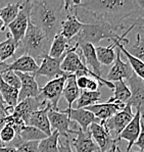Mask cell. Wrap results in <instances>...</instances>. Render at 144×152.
Returning <instances> with one entry per match:
<instances>
[{
  "instance_id": "obj_13",
  "label": "cell",
  "mask_w": 144,
  "mask_h": 152,
  "mask_svg": "<svg viewBox=\"0 0 144 152\" xmlns=\"http://www.w3.org/2000/svg\"><path fill=\"white\" fill-rule=\"evenodd\" d=\"M48 118L51 126V129L60 134V137L69 138L73 135L74 130L69 128L72 121L69 118V115L64 112V110H54L50 109L48 111Z\"/></svg>"
},
{
  "instance_id": "obj_7",
  "label": "cell",
  "mask_w": 144,
  "mask_h": 152,
  "mask_svg": "<svg viewBox=\"0 0 144 152\" xmlns=\"http://www.w3.org/2000/svg\"><path fill=\"white\" fill-rule=\"evenodd\" d=\"M133 118H134V113L133 110H132L131 105L127 104L126 107L123 110L115 113L113 118H110L108 121L103 123V125L110 131L111 137L115 140H118L121 133L129 125L130 121L133 120Z\"/></svg>"
},
{
  "instance_id": "obj_31",
  "label": "cell",
  "mask_w": 144,
  "mask_h": 152,
  "mask_svg": "<svg viewBox=\"0 0 144 152\" xmlns=\"http://www.w3.org/2000/svg\"><path fill=\"white\" fill-rule=\"evenodd\" d=\"M0 94L2 95V98H3L7 106L15 107L18 105L20 90L7 85L2 80L1 77H0Z\"/></svg>"
},
{
  "instance_id": "obj_30",
  "label": "cell",
  "mask_w": 144,
  "mask_h": 152,
  "mask_svg": "<svg viewBox=\"0 0 144 152\" xmlns=\"http://www.w3.org/2000/svg\"><path fill=\"white\" fill-rule=\"evenodd\" d=\"M101 100V93L100 91H81L80 97L76 101V109L86 108L88 106H92V105L97 104Z\"/></svg>"
},
{
  "instance_id": "obj_22",
  "label": "cell",
  "mask_w": 144,
  "mask_h": 152,
  "mask_svg": "<svg viewBox=\"0 0 144 152\" xmlns=\"http://www.w3.org/2000/svg\"><path fill=\"white\" fill-rule=\"evenodd\" d=\"M39 69V64L33 57L29 55H22L15 58L11 64H7L5 71H12L15 72H24V74L34 75Z\"/></svg>"
},
{
  "instance_id": "obj_23",
  "label": "cell",
  "mask_w": 144,
  "mask_h": 152,
  "mask_svg": "<svg viewBox=\"0 0 144 152\" xmlns=\"http://www.w3.org/2000/svg\"><path fill=\"white\" fill-rule=\"evenodd\" d=\"M83 23L78 20L75 12H67V16L61 25L60 34L69 41H72L82 30Z\"/></svg>"
},
{
  "instance_id": "obj_11",
  "label": "cell",
  "mask_w": 144,
  "mask_h": 152,
  "mask_svg": "<svg viewBox=\"0 0 144 152\" xmlns=\"http://www.w3.org/2000/svg\"><path fill=\"white\" fill-rule=\"evenodd\" d=\"M66 53L60 58H52L49 55L46 56L42 61H41V64H39V69L36 74H35V77H38V76L46 77L50 81V80L60 78V77L67 76L68 74L62 72L61 67H60L62 60H64V56H66Z\"/></svg>"
},
{
  "instance_id": "obj_25",
  "label": "cell",
  "mask_w": 144,
  "mask_h": 152,
  "mask_svg": "<svg viewBox=\"0 0 144 152\" xmlns=\"http://www.w3.org/2000/svg\"><path fill=\"white\" fill-rule=\"evenodd\" d=\"M113 96L110 97L106 102L108 103H118L127 105L128 101L131 98V90L125 81H117L113 83Z\"/></svg>"
},
{
  "instance_id": "obj_50",
  "label": "cell",
  "mask_w": 144,
  "mask_h": 152,
  "mask_svg": "<svg viewBox=\"0 0 144 152\" xmlns=\"http://www.w3.org/2000/svg\"><path fill=\"white\" fill-rule=\"evenodd\" d=\"M117 151H118V152H123V151L120 149V147H118V146H117ZM126 152H127V151H126ZM129 152H142V151H135V150H133V149H132V150H131V151H129Z\"/></svg>"
},
{
  "instance_id": "obj_37",
  "label": "cell",
  "mask_w": 144,
  "mask_h": 152,
  "mask_svg": "<svg viewBox=\"0 0 144 152\" xmlns=\"http://www.w3.org/2000/svg\"><path fill=\"white\" fill-rule=\"evenodd\" d=\"M0 77L2 78V80L5 82L7 85L11 86L12 88H15L18 90L20 89L22 83H20V78L18 77V75L12 71H4L0 74Z\"/></svg>"
},
{
  "instance_id": "obj_49",
  "label": "cell",
  "mask_w": 144,
  "mask_h": 152,
  "mask_svg": "<svg viewBox=\"0 0 144 152\" xmlns=\"http://www.w3.org/2000/svg\"><path fill=\"white\" fill-rule=\"evenodd\" d=\"M117 144H118V143H117ZM117 144H115V146H113V148H111V150H110V151H106V152H117V146H118ZM98 152H100V151H98Z\"/></svg>"
},
{
  "instance_id": "obj_20",
  "label": "cell",
  "mask_w": 144,
  "mask_h": 152,
  "mask_svg": "<svg viewBox=\"0 0 144 152\" xmlns=\"http://www.w3.org/2000/svg\"><path fill=\"white\" fill-rule=\"evenodd\" d=\"M64 112L69 115V118L71 120V121L78 123L79 127L82 129L83 132H88L89 131V127L92 124L94 123L100 124V121L97 118H95V115L91 111L87 110L85 108H81V109L73 108L71 110L66 109Z\"/></svg>"
},
{
  "instance_id": "obj_43",
  "label": "cell",
  "mask_w": 144,
  "mask_h": 152,
  "mask_svg": "<svg viewBox=\"0 0 144 152\" xmlns=\"http://www.w3.org/2000/svg\"><path fill=\"white\" fill-rule=\"evenodd\" d=\"M88 79H89V77H87V76H81L77 78V85H78V88L80 89L81 91L86 90Z\"/></svg>"
},
{
  "instance_id": "obj_26",
  "label": "cell",
  "mask_w": 144,
  "mask_h": 152,
  "mask_svg": "<svg viewBox=\"0 0 144 152\" xmlns=\"http://www.w3.org/2000/svg\"><path fill=\"white\" fill-rule=\"evenodd\" d=\"M124 39H125V37L123 36V35H121L120 39H118V40H113L111 41V43L115 44L117 47L120 48L121 52L124 53L125 56L127 57L128 62H129L130 65H131V67H132V69H133V72L136 75L137 77H139V78L142 79V80L144 81V62L140 61V60L137 59V58H135L134 56H132L126 50V49L124 48V46H123L122 43H121Z\"/></svg>"
},
{
  "instance_id": "obj_2",
  "label": "cell",
  "mask_w": 144,
  "mask_h": 152,
  "mask_svg": "<svg viewBox=\"0 0 144 152\" xmlns=\"http://www.w3.org/2000/svg\"><path fill=\"white\" fill-rule=\"evenodd\" d=\"M66 16L64 0L31 1L30 22L42 30L51 41L56 35L60 34Z\"/></svg>"
},
{
  "instance_id": "obj_17",
  "label": "cell",
  "mask_w": 144,
  "mask_h": 152,
  "mask_svg": "<svg viewBox=\"0 0 144 152\" xmlns=\"http://www.w3.org/2000/svg\"><path fill=\"white\" fill-rule=\"evenodd\" d=\"M15 74L18 75L22 83L18 94V102L27 98H36L40 95V87L38 86L36 77L34 75L24 74V72H15Z\"/></svg>"
},
{
  "instance_id": "obj_34",
  "label": "cell",
  "mask_w": 144,
  "mask_h": 152,
  "mask_svg": "<svg viewBox=\"0 0 144 152\" xmlns=\"http://www.w3.org/2000/svg\"><path fill=\"white\" fill-rule=\"evenodd\" d=\"M60 134L57 131H53L50 136L39 142L40 152H58V141Z\"/></svg>"
},
{
  "instance_id": "obj_21",
  "label": "cell",
  "mask_w": 144,
  "mask_h": 152,
  "mask_svg": "<svg viewBox=\"0 0 144 152\" xmlns=\"http://www.w3.org/2000/svg\"><path fill=\"white\" fill-rule=\"evenodd\" d=\"M50 109H52V107L47 105L42 109H38V110L34 111L32 115L30 116L27 126H32V127L39 129L43 133H45L47 136H50L53 132L49 123V118H48V111Z\"/></svg>"
},
{
  "instance_id": "obj_27",
  "label": "cell",
  "mask_w": 144,
  "mask_h": 152,
  "mask_svg": "<svg viewBox=\"0 0 144 152\" xmlns=\"http://www.w3.org/2000/svg\"><path fill=\"white\" fill-rule=\"evenodd\" d=\"M115 47L117 46L113 43L110 46H106V47H104V46H96L95 47L97 59H98V61L100 62L101 65L110 66V65L113 64L115 57H117Z\"/></svg>"
},
{
  "instance_id": "obj_10",
  "label": "cell",
  "mask_w": 144,
  "mask_h": 152,
  "mask_svg": "<svg viewBox=\"0 0 144 152\" xmlns=\"http://www.w3.org/2000/svg\"><path fill=\"white\" fill-rule=\"evenodd\" d=\"M89 132L93 138L94 142L97 144L100 152H106L111 150L113 146L118 143L117 140L111 137L110 131L103 124L94 123L89 127Z\"/></svg>"
},
{
  "instance_id": "obj_4",
  "label": "cell",
  "mask_w": 144,
  "mask_h": 152,
  "mask_svg": "<svg viewBox=\"0 0 144 152\" xmlns=\"http://www.w3.org/2000/svg\"><path fill=\"white\" fill-rule=\"evenodd\" d=\"M120 30L106 23H89L83 24L82 30L73 39L74 45H81V44H92L97 45L102 40H118L120 39ZM69 41V42H72Z\"/></svg>"
},
{
  "instance_id": "obj_15",
  "label": "cell",
  "mask_w": 144,
  "mask_h": 152,
  "mask_svg": "<svg viewBox=\"0 0 144 152\" xmlns=\"http://www.w3.org/2000/svg\"><path fill=\"white\" fill-rule=\"evenodd\" d=\"M75 135V138L71 136V145L75 147L76 152H98L100 151L97 146V144L94 142L93 138L91 136V133L83 132L82 129L79 127L77 130H74L73 136Z\"/></svg>"
},
{
  "instance_id": "obj_19",
  "label": "cell",
  "mask_w": 144,
  "mask_h": 152,
  "mask_svg": "<svg viewBox=\"0 0 144 152\" xmlns=\"http://www.w3.org/2000/svg\"><path fill=\"white\" fill-rule=\"evenodd\" d=\"M126 107V105L118 104V103H108V102H103V103H97L92 106H88L85 109L91 111L100 121L101 124L105 123L110 118H113L115 113L123 110Z\"/></svg>"
},
{
  "instance_id": "obj_18",
  "label": "cell",
  "mask_w": 144,
  "mask_h": 152,
  "mask_svg": "<svg viewBox=\"0 0 144 152\" xmlns=\"http://www.w3.org/2000/svg\"><path fill=\"white\" fill-rule=\"evenodd\" d=\"M44 107L46 106L43 104V101L39 96L36 98H27V99L18 102L17 106L15 107L13 113L15 115H18V118H22L25 121L26 125H27L28 121H29L30 116L32 115V113L34 111L38 110V109L44 108Z\"/></svg>"
},
{
  "instance_id": "obj_8",
  "label": "cell",
  "mask_w": 144,
  "mask_h": 152,
  "mask_svg": "<svg viewBox=\"0 0 144 152\" xmlns=\"http://www.w3.org/2000/svg\"><path fill=\"white\" fill-rule=\"evenodd\" d=\"M115 52H117V57L111 65L110 72L106 76V81L110 83H115L117 81H128L132 76H133V69L129 62H126L122 59V52H121L119 47H115Z\"/></svg>"
},
{
  "instance_id": "obj_33",
  "label": "cell",
  "mask_w": 144,
  "mask_h": 152,
  "mask_svg": "<svg viewBox=\"0 0 144 152\" xmlns=\"http://www.w3.org/2000/svg\"><path fill=\"white\" fill-rule=\"evenodd\" d=\"M18 45L11 37V35L7 33L6 40L0 42V60L2 62H6V60L11 57H15L17 52Z\"/></svg>"
},
{
  "instance_id": "obj_5",
  "label": "cell",
  "mask_w": 144,
  "mask_h": 152,
  "mask_svg": "<svg viewBox=\"0 0 144 152\" xmlns=\"http://www.w3.org/2000/svg\"><path fill=\"white\" fill-rule=\"evenodd\" d=\"M68 76L69 75L54 79V80H50L46 83V85L40 88L39 97L41 98L45 106L49 105L54 110L59 109L57 105H58V101L62 96V93H64V86H66Z\"/></svg>"
},
{
  "instance_id": "obj_48",
  "label": "cell",
  "mask_w": 144,
  "mask_h": 152,
  "mask_svg": "<svg viewBox=\"0 0 144 152\" xmlns=\"http://www.w3.org/2000/svg\"><path fill=\"white\" fill-rule=\"evenodd\" d=\"M3 30H5V27H4V23H3V20H1V18H0V32L3 31Z\"/></svg>"
},
{
  "instance_id": "obj_39",
  "label": "cell",
  "mask_w": 144,
  "mask_h": 152,
  "mask_svg": "<svg viewBox=\"0 0 144 152\" xmlns=\"http://www.w3.org/2000/svg\"><path fill=\"white\" fill-rule=\"evenodd\" d=\"M39 142L40 141H23L17 149L18 152H40Z\"/></svg>"
},
{
  "instance_id": "obj_40",
  "label": "cell",
  "mask_w": 144,
  "mask_h": 152,
  "mask_svg": "<svg viewBox=\"0 0 144 152\" xmlns=\"http://www.w3.org/2000/svg\"><path fill=\"white\" fill-rule=\"evenodd\" d=\"M58 152H73L71 145V137H59L58 141Z\"/></svg>"
},
{
  "instance_id": "obj_36",
  "label": "cell",
  "mask_w": 144,
  "mask_h": 152,
  "mask_svg": "<svg viewBox=\"0 0 144 152\" xmlns=\"http://www.w3.org/2000/svg\"><path fill=\"white\" fill-rule=\"evenodd\" d=\"M128 28H130L132 31L136 32V35H138L141 40L144 42V16H137V18H132L127 20L123 24L124 32Z\"/></svg>"
},
{
  "instance_id": "obj_24",
  "label": "cell",
  "mask_w": 144,
  "mask_h": 152,
  "mask_svg": "<svg viewBox=\"0 0 144 152\" xmlns=\"http://www.w3.org/2000/svg\"><path fill=\"white\" fill-rule=\"evenodd\" d=\"M81 90L78 88L77 85V78L75 75H69L68 79H67V83L64 89V93H62V97L64 98L67 102H68V110L73 109L74 102L78 100L80 97Z\"/></svg>"
},
{
  "instance_id": "obj_42",
  "label": "cell",
  "mask_w": 144,
  "mask_h": 152,
  "mask_svg": "<svg viewBox=\"0 0 144 152\" xmlns=\"http://www.w3.org/2000/svg\"><path fill=\"white\" fill-rule=\"evenodd\" d=\"M101 84L99 83L97 80H95L94 78H91L89 77L88 79V83H87V87H86V90L87 91H91V92H94V91H98V88L101 87Z\"/></svg>"
},
{
  "instance_id": "obj_1",
  "label": "cell",
  "mask_w": 144,
  "mask_h": 152,
  "mask_svg": "<svg viewBox=\"0 0 144 152\" xmlns=\"http://www.w3.org/2000/svg\"><path fill=\"white\" fill-rule=\"evenodd\" d=\"M134 0H87L76 8V15L81 23H106L123 31V24L140 13Z\"/></svg>"
},
{
  "instance_id": "obj_14",
  "label": "cell",
  "mask_w": 144,
  "mask_h": 152,
  "mask_svg": "<svg viewBox=\"0 0 144 152\" xmlns=\"http://www.w3.org/2000/svg\"><path fill=\"white\" fill-rule=\"evenodd\" d=\"M79 47L77 49V52L79 53V55L81 56V58L83 59V61L85 62V64L87 65V67L90 69L94 75H96L97 77L101 79L103 78V71H102V65L100 62L98 61L96 56V52H95V46L92 44H81L78 45Z\"/></svg>"
},
{
  "instance_id": "obj_29",
  "label": "cell",
  "mask_w": 144,
  "mask_h": 152,
  "mask_svg": "<svg viewBox=\"0 0 144 152\" xmlns=\"http://www.w3.org/2000/svg\"><path fill=\"white\" fill-rule=\"evenodd\" d=\"M22 3L23 1L9 2L4 7L0 8V18L3 20L5 28H7V26L15 20V18L18 16V12H20Z\"/></svg>"
},
{
  "instance_id": "obj_51",
  "label": "cell",
  "mask_w": 144,
  "mask_h": 152,
  "mask_svg": "<svg viewBox=\"0 0 144 152\" xmlns=\"http://www.w3.org/2000/svg\"><path fill=\"white\" fill-rule=\"evenodd\" d=\"M143 118H144V116H143Z\"/></svg>"
},
{
  "instance_id": "obj_3",
  "label": "cell",
  "mask_w": 144,
  "mask_h": 152,
  "mask_svg": "<svg viewBox=\"0 0 144 152\" xmlns=\"http://www.w3.org/2000/svg\"><path fill=\"white\" fill-rule=\"evenodd\" d=\"M51 41L42 30L29 22L27 32L20 43L18 44L15 58L22 55H29L36 61H41L49 55Z\"/></svg>"
},
{
  "instance_id": "obj_32",
  "label": "cell",
  "mask_w": 144,
  "mask_h": 152,
  "mask_svg": "<svg viewBox=\"0 0 144 152\" xmlns=\"http://www.w3.org/2000/svg\"><path fill=\"white\" fill-rule=\"evenodd\" d=\"M122 45L132 56H134L140 61L144 62V42L141 40L140 37L136 35V40L131 43L128 39L125 38L122 42Z\"/></svg>"
},
{
  "instance_id": "obj_41",
  "label": "cell",
  "mask_w": 144,
  "mask_h": 152,
  "mask_svg": "<svg viewBox=\"0 0 144 152\" xmlns=\"http://www.w3.org/2000/svg\"><path fill=\"white\" fill-rule=\"evenodd\" d=\"M134 146L138 147L140 149V151L144 152V121H143V118L141 120V131H140V135H139L138 139L137 141L135 142Z\"/></svg>"
},
{
  "instance_id": "obj_35",
  "label": "cell",
  "mask_w": 144,
  "mask_h": 152,
  "mask_svg": "<svg viewBox=\"0 0 144 152\" xmlns=\"http://www.w3.org/2000/svg\"><path fill=\"white\" fill-rule=\"evenodd\" d=\"M20 136L23 139V141H41L46 137H48L45 133H43L39 129L27 125L20 131Z\"/></svg>"
},
{
  "instance_id": "obj_9",
  "label": "cell",
  "mask_w": 144,
  "mask_h": 152,
  "mask_svg": "<svg viewBox=\"0 0 144 152\" xmlns=\"http://www.w3.org/2000/svg\"><path fill=\"white\" fill-rule=\"evenodd\" d=\"M78 47L79 46L75 44V45H73L67 51L66 56H64V60L61 62V65H60L62 72L68 75H76L79 72H92L87 67L85 62L83 61V59L79 55V53L77 52Z\"/></svg>"
},
{
  "instance_id": "obj_47",
  "label": "cell",
  "mask_w": 144,
  "mask_h": 152,
  "mask_svg": "<svg viewBox=\"0 0 144 152\" xmlns=\"http://www.w3.org/2000/svg\"><path fill=\"white\" fill-rule=\"evenodd\" d=\"M137 3L139 4L141 9H144V0H137Z\"/></svg>"
},
{
  "instance_id": "obj_46",
  "label": "cell",
  "mask_w": 144,
  "mask_h": 152,
  "mask_svg": "<svg viewBox=\"0 0 144 152\" xmlns=\"http://www.w3.org/2000/svg\"><path fill=\"white\" fill-rule=\"evenodd\" d=\"M6 106H7V105H6L5 101L3 100V98H2V95L0 94V107H1V108H5Z\"/></svg>"
},
{
  "instance_id": "obj_12",
  "label": "cell",
  "mask_w": 144,
  "mask_h": 152,
  "mask_svg": "<svg viewBox=\"0 0 144 152\" xmlns=\"http://www.w3.org/2000/svg\"><path fill=\"white\" fill-rule=\"evenodd\" d=\"M128 86L131 90V98L127 104L135 107L136 110L141 111L142 118L144 116V81L137 77L135 74L127 81Z\"/></svg>"
},
{
  "instance_id": "obj_16",
  "label": "cell",
  "mask_w": 144,
  "mask_h": 152,
  "mask_svg": "<svg viewBox=\"0 0 144 152\" xmlns=\"http://www.w3.org/2000/svg\"><path fill=\"white\" fill-rule=\"evenodd\" d=\"M141 120H142V115H141V111L137 109L135 114H134L133 120L130 121V124L124 129L121 135L118 138L117 141L119 142L121 140H126L128 141V147L126 149L127 152L132 150V147L134 146L135 142L138 139L139 135H140L141 131Z\"/></svg>"
},
{
  "instance_id": "obj_44",
  "label": "cell",
  "mask_w": 144,
  "mask_h": 152,
  "mask_svg": "<svg viewBox=\"0 0 144 152\" xmlns=\"http://www.w3.org/2000/svg\"><path fill=\"white\" fill-rule=\"evenodd\" d=\"M7 115L8 114L6 113L5 108H1V107H0V132L2 131V129L5 127V125H6L5 120ZM0 146H1V144H0Z\"/></svg>"
},
{
  "instance_id": "obj_38",
  "label": "cell",
  "mask_w": 144,
  "mask_h": 152,
  "mask_svg": "<svg viewBox=\"0 0 144 152\" xmlns=\"http://www.w3.org/2000/svg\"><path fill=\"white\" fill-rule=\"evenodd\" d=\"M17 136L18 134L15 129L8 125H5V127L0 132V144H1V146L10 144Z\"/></svg>"
},
{
  "instance_id": "obj_45",
  "label": "cell",
  "mask_w": 144,
  "mask_h": 152,
  "mask_svg": "<svg viewBox=\"0 0 144 152\" xmlns=\"http://www.w3.org/2000/svg\"><path fill=\"white\" fill-rule=\"evenodd\" d=\"M7 64L6 62H2L1 60H0V74H1L2 72H4L6 69V67H7Z\"/></svg>"
},
{
  "instance_id": "obj_6",
  "label": "cell",
  "mask_w": 144,
  "mask_h": 152,
  "mask_svg": "<svg viewBox=\"0 0 144 152\" xmlns=\"http://www.w3.org/2000/svg\"><path fill=\"white\" fill-rule=\"evenodd\" d=\"M30 11H31V1L30 0L23 1L18 16L11 24L7 26L9 34L11 35V37L13 38L18 46L20 43V41L23 40L26 32H27L30 22Z\"/></svg>"
},
{
  "instance_id": "obj_28",
  "label": "cell",
  "mask_w": 144,
  "mask_h": 152,
  "mask_svg": "<svg viewBox=\"0 0 144 152\" xmlns=\"http://www.w3.org/2000/svg\"><path fill=\"white\" fill-rule=\"evenodd\" d=\"M71 43L61 34H58L52 39L49 50V56L52 58H60L71 48Z\"/></svg>"
}]
</instances>
